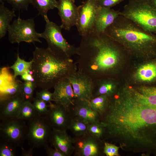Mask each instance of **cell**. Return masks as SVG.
Wrapping results in <instances>:
<instances>
[{"instance_id": "obj_21", "label": "cell", "mask_w": 156, "mask_h": 156, "mask_svg": "<svg viewBox=\"0 0 156 156\" xmlns=\"http://www.w3.org/2000/svg\"><path fill=\"white\" fill-rule=\"evenodd\" d=\"M15 11L10 10L4 5V2L0 5V38L3 37L8 31L10 23L16 16Z\"/></svg>"}, {"instance_id": "obj_1", "label": "cell", "mask_w": 156, "mask_h": 156, "mask_svg": "<svg viewBox=\"0 0 156 156\" xmlns=\"http://www.w3.org/2000/svg\"><path fill=\"white\" fill-rule=\"evenodd\" d=\"M100 121L105 139L122 148L156 155V107L144 101L136 91L126 90L110 97Z\"/></svg>"}, {"instance_id": "obj_27", "label": "cell", "mask_w": 156, "mask_h": 156, "mask_svg": "<svg viewBox=\"0 0 156 156\" xmlns=\"http://www.w3.org/2000/svg\"><path fill=\"white\" fill-rule=\"evenodd\" d=\"M23 82L15 80L3 90L0 91V101L20 94Z\"/></svg>"}, {"instance_id": "obj_36", "label": "cell", "mask_w": 156, "mask_h": 156, "mask_svg": "<svg viewBox=\"0 0 156 156\" xmlns=\"http://www.w3.org/2000/svg\"><path fill=\"white\" fill-rule=\"evenodd\" d=\"M36 96L47 103L49 104L52 101H54L53 93L50 92L48 90L42 89L39 92H37Z\"/></svg>"}, {"instance_id": "obj_8", "label": "cell", "mask_w": 156, "mask_h": 156, "mask_svg": "<svg viewBox=\"0 0 156 156\" xmlns=\"http://www.w3.org/2000/svg\"><path fill=\"white\" fill-rule=\"evenodd\" d=\"M28 126L24 120L16 117L1 121L0 124L1 140L16 147L21 146L26 138Z\"/></svg>"}, {"instance_id": "obj_39", "label": "cell", "mask_w": 156, "mask_h": 156, "mask_svg": "<svg viewBox=\"0 0 156 156\" xmlns=\"http://www.w3.org/2000/svg\"><path fill=\"white\" fill-rule=\"evenodd\" d=\"M21 77V79L24 81H34L31 70H29L26 72Z\"/></svg>"}, {"instance_id": "obj_35", "label": "cell", "mask_w": 156, "mask_h": 156, "mask_svg": "<svg viewBox=\"0 0 156 156\" xmlns=\"http://www.w3.org/2000/svg\"><path fill=\"white\" fill-rule=\"evenodd\" d=\"M120 148L115 144L104 142L103 152L107 156H118V150Z\"/></svg>"}, {"instance_id": "obj_23", "label": "cell", "mask_w": 156, "mask_h": 156, "mask_svg": "<svg viewBox=\"0 0 156 156\" xmlns=\"http://www.w3.org/2000/svg\"><path fill=\"white\" fill-rule=\"evenodd\" d=\"M109 101V97L101 95L92 99L89 101L91 108L96 112L100 117L106 110Z\"/></svg>"}, {"instance_id": "obj_40", "label": "cell", "mask_w": 156, "mask_h": 156, "mask_svg": "<svg viewBox=\"0 0 156 156\" xmlns=\"http://www.w3.org/2000/svg\"><path fill=\"white\" fill-rule=\"evenodd\" d=\"M22 155L23 156H32L33 155V150L34 148L31 147L28 150H25L21 147Z\"/></svg>"}, {"instance_id": "obj_4", "label": "cell", "mask_w": 156, "mask_h": 156, "mask_svg": "<svg viewBox=\"0 0 156 156\" xmlns=\"http://www.w3.org/2000/svg\"><path fill=\"white\" fill-rule=\"evenodd\" d=\"M105 33L126 49L140 55H156V35L120 15Z\"/></svg>"}, {"instance_id": "obj_17", "label": "cell", "mask_w": 156, "mask_h": 156, "mask_svg": "<svg viewBox=\"0 0 156 156\" xmlns=\"http://www.w3.org/2000/svg\"><path fill=\"white\" fill-rule=\"evenodd\" d=\"M49 142L54 148L58 149L66 156L74 152L73 138L68 134L66 130L52 129Z\"/></svg>"}, {"instance_id": "obj_3", "label": "cell", "mask_w": 156, "mask_h": 156, "mask_svg": "<svg viewBox=\"0 0 156 156\" xmlns=\"http://www.w3.org/2000/svg\"><path fill=\"white\" fill-rule=\"evenodd\" d=\"M31 71L36 86L49 90L77 70L72 59L63 60L47 48L36 47L33 52Z\"/></svg>"}, {"instance_id": "obj_13", "label": "cell", "mask_w": 156, "mask_h": 156, "mask_svg": "<svg viewBox=\"0 0 156 156\" xmlns=\"http://www.w3.org/2000/svg\"><path fill=\"white\" fill-rule=\"evenodd\" d=\"M48 106V111L44 116L52 129L67 130L72 118L68 109L55 103Z\"/></svg>"}, {"instance_id": "obj_30", "label": "cell", "mask_w": 156, "mask_h": 156, "mask_svg": "<svg viewBox=\"0 0 156 156\" xmlns=\"http://www.w3.org/2000/svg\"><path fill=\"white\" fill-rule=\"evenodd\" d=\"M36 87L34 81H24L23 82L20 94L25 101L31 102L33 101L34 92Z\"/></svg>"}, {"instance_id": "obj_42", "label": "cell", "mask_w": 156, "mask_h": 156, "mask_svg": "<svg viewBox=\"0 0 156 156\" xmlns=\"http://www.w3.org/2000/svg\"><path fill=\"white\" fill-rule=\"evenodd\" d=\"M0 2L1 3L3 2V0H0Z\"/></svg>"}, {"instance_id": "obj_10", "label": "cell", "mask_w": 156, "mask_h": 156, "mask_svg": "<svg viewBox=\"0 0 156 156\" xmlns=\"http://www.w3.org/2000/svg\"><path fill=\"white\" fill-rule=\"evenodd\" d=\"M99 7L97 0H86L78 6L79 18L76 26L82 37L93 33Z\"/></svg>"}, {"instance_id": "obj_18", "label": "cell", "mask_w": 156, "mask_h": 156, "mask_svg": "<svg viewBox=\"0 0 156 156\" xmlns=\"http://www.w3.org/2000/svg\"><path fill=\"white\" fill-rule=\"evenodd\" d=\"M120 15V11L111 8L100 7L96 16L93 33L99 34L105 33Z\"/></svg>"}, {"instance_id": "obj_41", "label": "cell", "mask_w": 156, "mask_h": 156, "mask_svg": "<svg viewBox=\"0 0 156 156\" xmlns=\"http://www.w3.org/2000/svg\"><path fill=\"white\" fill-rule=\"evenodd\" d=\"M152 7L156 9V0H146Z\"/></svg>"}, {"instance_id": "obj_6", "label": "cell", "mask_w": 156, "mask_h": 156, "mask_svg": "<svg viewBox=\"0 0 156 156\" xmlns=\"http://www.w3.org/2000/svg\"><path fill=\"white\" fill-rule=\"evenodd\" d=\"M46 22L44 31L40 37L47 41V48L54 55L63 60H68L75 55H79V47L69 44L63 37L62 28L51 21L47 16L43 17Z\"/></svg>"}, {"instance_id": "obj_14", "label": "cell", "mask_w": 156, "mask_h": 156, "mask_svg": "<svg viewBox=\"0 0 156 156\" xmlns=\"http://www.w3.org/2000/svg\"><path fill=\"white\" fill-rule=\"evenodd\" d=\"M57 8L61 19L60 26L62 29L69 31L72 27L76 26L79 10L75 4V0H59Z\"/></svg>"}, {"instance_id": "obj_26", "label": "cell", "mask_w": 156, "mask_h": 156, "mask_svg": "<svg viewBox=\"0 0 156 156\" xmlns=\"http://www.w3.org/2000/svg\"><path fill=\"white\" fill-rule=\"evenodd\" d=\"M37 114L32 103L29 101H25L19 109L16 117L29 121L34 118Z\"/></svg>"}, {"instance_id": "obj_12", "label": "cell", "mask_w": 156, "mask_h": 156, "mask_svg": "<svg viewBox=\"0 0 156 156\" xmlns=\"http://www.w3.org/2000/svg\"><path fill=\"white\" fill-rule=\"evenodd\" d=\"M73 138L74 156H99L104 154V145L102 146L101 139L94 138L88 133Z\"/></svg>"}, {"instance_id": "obj_32", "label": "cell", "mask_w": 156, "mask_h": 156, "mask_svg": "<svg viewBox=\"0 0 156 156\" xmlns=\"http://www.w3.org/2000/svg\"><path fill=\"white\" fill-rule=\"evenodd\" d=\"M16 147L12 144L1 140L0 145V156H15Z\"/></svg>"}, {"instance_id": "obj_22", "label": "cell", "mask_w": 156, "mask_h": 156, "mask_svg": "<svg viewBox=\"0 0 156 156\" xmlns=\"http://www.w3.org/2000/svg\"><path fill=\"white\" fill-rule=\"evenodd\" d=\"M137 77L140 80L150 81L156 78V65L149 63L143 65L138 69Z\"/></svg>"}, {"instance_id": "obj_25", "label": "cell", "mask_w": 156, "mask_h": 156, "mask_svg": "<svg viewBox=\"0 0 156 156\" xmlns=\"http://www.w3.org/2000/svg\"><path fill=\"white\" fill-rule=\"evenodd\" d=\"M57 4L58 1L56 0H31V4L43 17L47 16L49 10L57 8Z\"/></svg>"}, {"instance_id": "obj_2", "label": "cell", "mask_w": 156, "mask_h": 156, "mask_svg": "<svg viewBox=\"0 0 156 156\" xmlns=\"http://www.w3.org/2000/svg\"><path fill=\"white\" fill-rule=\"evenodd\" d=\"M105 33L82 37L78 47V70L93 80L112 72L126 48Z\"/></svg>"}, {"instance_id": "obj_7", "label": "cell", "mask_w": 156, "mask_h": 156, "mask_svg": "<svg viewBox=\"0 0 156 156\" xmlns=\"http://www.w3.org/2000/svg\"><path fill=\"white\" fill-rule=\"evenodd\" d=\"M7 32L9 40L12 44L42 42L39 38L40 33L35 30L33 18L25 20L19 16L10 25Z\"/></svg>"}, {"instance_id": "obj_20", "label": "cell", "mask_w": 156, "mask_h": 156, "mask_svg": "<svg viewBox=\"0 0 156 156\" xmlns=\"http://www.w3.org/2000/svg\"><path fill=\"white\" fill-rule=\"evenodd\" d=\"M110 79L104 78L94 80V87L92 98L101 95L112 96L114 93L115 85Z\"/></svg>"}, {"instance_id": "obj_5", "label": "cell", "mask_w": 156, "mask_h": 156, "mask_svg": "<svg viewBox=\"0 0 156 156\" xmlns=\"http://www.w3.org/2000/svg\"><path fill=\"white\" fill-rule=\"evenodd\" d=\"M120 15L144 30L156 35V9L146 0H129Z\"/></svg>"}, {"instance_id": "obj_28", "label": "cell", "mask_w": 156, "mask_h": 156, "mask_svg": "<svg viewBox=\"0 0 156 156\" xmlns=\"http://www.w3.org/2000/svg\"><path fill=\"white\" fill-rule=\"evenodd\" d=\"M88 125V124L80 120L71 118L68 129L72 133L74 137H79L87 133Z\"/></svg>"}, {"instance_id": "obj_9", "label": "cell", "mask_w": 156, "mask_h": 156, "mask_svg": "<svg viewBox=\"0 0 156 156\" xmlns=\"http://www.w3.org/2000/svg\"><path fill=\"white\" fill-rule=\"evenodd\" d=\"M26 138L31 147L39 148L47 144L52 129L44 116L38 114L28 121Z\"/></svg>"}, {"instance_id": "obj_38", "label": "cell", "mask_w": 156, "mask_h": 156, "mask_svg": "<svg viewBox=\"0 0 156 156\" xmlns=\"http://www.w3.org/2000/svg\"><path fill=\"white\" fill-rule=\"evenodd\" d=\"M47 155L48 156H66L61 151L54 148L49 146L47 144L44 146Z\"/></svg>"}, {"instance_id": "obj_16", "label": "cell", "mask_w": 156, "mask_h": 156, "mask_svg": "<svg viewBox=\"0 0 156 156\" xmlns=\"http://www.w3.org/2000/svg\"><path fill=\"white\" fill-rule=\"evenodd\" d=\"M54 102L68 109L75 99L72 86L68 79H64L53 87Z\"/></svg>"}, {"instance_id": "obj_19", "label": "cell", "mask_w": 156, "mask_h": 156, "mask_svg": "<svg viewBox=\"0 0 156 156\" xmlns=\"http://www.w3.org/2000/svg\"><path fill=\"white\" fill-rule=\"evenodd\" d=\"M25 101L20 94L0 101L1 120L16 117L19 109Z\"/></svg>"}, {"instance_id": "obj_31", "label": "cell", "mask_w": 156, "mask_h": 156, "mask_svg": "<svg viewBox=\"0 0 156 156\" xmlns=\"http://www.w3.org/2000/svg\"><path fill=\"white\" fill-rule=\"evenodd\" d=\"M87 133L93 137L101 140L104 138V129L100 121H96L88 124Z\"/></svg>"}, {"instance_id": "obj_11", "label": "cell", "mask_w": 156, "mask_h": 156, "mask_svg": "<svg viewBox=\"0 0 156 156\" xmlns=\"http://www.w3.org/2000/svg\"><path fill=\"white\" fill-rule=\"evenodd\" d=\"M73 88L75 99L89 101L92 98L94 80L77 69L68 78Z\"/></svg>"}, {"instance_id": "obj_15", "label": "cell", "mask_w": 156, "mask_h": 156, "mask_svg": "<svg viewBox=\"0 0 156 156\" xmlns=\"http://www.w3.org/2000/svg\"><path fill=\"white\" fill-rule=\"evenodd\" d=\"M68 109L72 118L80 120L88 125L100 121L99 115L91 108L89 101L75 99Z\"/></svg>"}, {"instance_id": "obj_33", "label": "cell", "mask_w": 156, "mask_h": 156, "mask_svg": "<svg viewBox=\"0 0 156 156\" xmlns=\"http://www.w3.org/2000/svg\"><path fill=\"white\" fill-rule=\"evenodd\" d=\"M11 5L14 11L27 10L31 0H4Z\"/></svg>"}, {"instance_id": "obj_37", "label": "cell", "mask_w": 156, "mask_h": 156, "mask_svg": "<svg viewBox=\"0 0 156 156\" xmlns=\"http://www.w3.org/2000/svg\"><path fill=\"white\" fill-rule=\"evenodd\" d=\"M124 0H97L99 7L111 8Z\"/></svg>"}, {"instance_id": "obj_24", "label": "cell", "mask_w": 156, "mask_h": 156, "mask_svg": "<svg viewBox=\"0 0 156 156\" xmlns=\"http://www.w3.org/2000/svg\"><path fill=\"white\" fill-rule=\"evenodd\" d=\"M33 61L31 60L29 62H27L21 59L18 53L16 60L14 63L8 68L11 69L14 71V78H16L18 76H21L26 72L31 70Z\"/></svg>"}, {"instance_id": "obj_34", "label": "cell", "mask_w": 156, "mask_h": 156, "mask_svg": "<svg viewBox=\"0 0 156 156\" xmlns=\"http://www.w3.org/2000/svg\"><path fill=\"white\" fill-rule=\"evenodd\" d=\"M32 103L37 114L40 116H45L49 110L48 105L47 103L36 96L34 98Z\"/></svg>"}, {"instance_id": "obj_29", "label": "cell", "mask_w": 156, "mask_h": 156, "mask_svg": "<svg viewBox=\"0 0 156 156\" xmlns=\"http://www.w3.org/2000/svg\"><path fill=\"white\" fill-rule=\"evenodd\" d=\"M136 91L144 101L150 105L156 107V87H143Z\"/></svg>"}]
</instances>
